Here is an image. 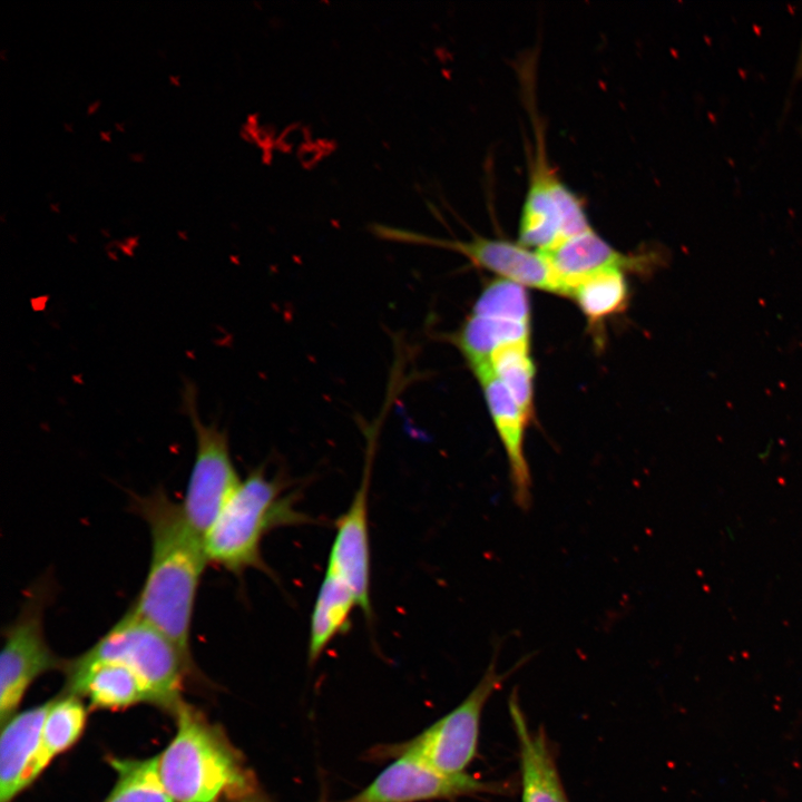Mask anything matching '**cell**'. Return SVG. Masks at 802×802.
I'll use <instances>...</instances> for the list:
<instances>
[{
	"label": "cell",
	"instance_id": "6da1fadb",
	"mask_svg": "<svg viewBox=\"0 0 802 802\" xmlns=\"http://www.w3.org/2000/svg\"><path fill=\"white\" fill-rule=\"evenodd\" d=\"M133 501L150 535L143 586L128 609L166 635L188 658L198 587L208 565L203 538L187 524L180 502L158 487Z\"/></svg>",
	"mask_w": 802,
	"mask_h": 802
},
{
	"label": "cell",
	"instance_id": "7a4b0ae2",
	"mask_svg": "<svg viewBox=\"0 0 802 802\" xmlns=\"http://www.w3.org/2000/svg\"><path fill=\"white\" fill-rule=\"evenodd\" d=\"M176 732L158 754V773L173 802H248L260 790L242 753L223 728L182 702Z\"/></svg>",
	"mask_w": 802,
	"mask_h": 802
},
{
	"label": "cell",
	"instance_id": "3957f363",
	"mask_svg": "<svg viewBox=\"0 0 802 802\" xmlns=\"http://www.w3.org/2000/svg\"><path fill=\"white\" fill-rule=\"evenodd\" d=\"M278 477H267L263 467L241 481L203 538L208 564L242 576L248 569L270 574L262 557V541L273 529L311 522L295 507Z\"/></svg>",
	"mask_w": 802,
	"mask_h": 802
},
{
	"label": "cell",
	"instance_id": "277c9868",
	"mask_svg": "<svg viewBox=\"0 0 802 802\" xmlns=\"http://www.w3.org/2000/svg\"><path fill=\"white\" fill-rule=\"evenodd\" d=\"M67 662L77 667L105 662L126 666L145 686L150 705L172 716L184 701L186 678L197 677L194 659L130 609L91 647Z\"/></svg>",
	"mask_w": 802,
	"mask_h": 802
},
{
	"label": "cell",
	"instance_id": "5b68a950",
	"mask_svg": "<svg viewBox=\"0 0 802 802\" xmlns=\"http://www.w3.org/2000/svg\"><path fill=\"white\" fill-rule=\"evenodd\" d=\"M496 653L482 678L456 708L411 740L376 749V756H407L448 775L463 774L477 753L487 701L520 665L498 674Z\"/></svg>",
	"mask_w": 802,
	"mask_h": 802
},
{
	"label": "cell",
	"instance_id": "8992f818",
	"mask_svg": "<svg viewBox=\"0 0 802 802\" xmlns=\"http://www.w3.org/2000/svg\"><path fill=\"white\" fill-rule=\"evenodd\" d=\"M52 597V581L39 579L28 589L17 617L2 630L1 725L17 713L26 692L38 677L63 669L66 659L50 648L45 634V613Z\"/></svg>",
	"mask_w": 802,
	"mask_h": 802
},
{
	"label": "cell",
	"instance_id": "52a82bcc",
	"mask_svg": "<svg viewBox=\"0 0 802 802\" xmlns=\"http://www.w3.org/2000/svg\"><path fill=\"white\" fill-rule=\"evenodd\" d=\"M183 404L195 432L196 450L180 506L189 527L204 538L242 479L231 457L226 431L215 422L202 421L190 383L185 384Z\"/></svg>",
	"mask_w": 802,
	"mask_h": 802
},
{
	"label": "cell",
	"instance_id": "ba28073f",
	"mask_svg": "<svg viewBox=\"0 0 802 802\" xmlns=\"http://www.w3.org/2000/svg\"><path fill=\"white\" fill-rule=\"evenodd\" d=\"M590 228L580 199L549 166L539 140L521 208L518 242L545 251Z\"/></svg>",
	"mask_w": 802,
	"mask_h": 802
},
{
	"label": "cell",
	"instance_id": "9c48e42d",
	"mask_svg": "<svg viewBox=\"0 0 802 802\" xmlns=\"http://www.w3.org/2000/svg\"><path fill=\"white\" fill-rule=\"evenodd\" d=\"M370 231L379 238L434 246L457 252L475 266L488 270L524 287L561 294L560 285L538 251L519 242L476 236L469 241L447 239L414 231L374 223Z\"/></svg>",
	"mask_w": 802,
	"mask_h": 802
},
{
	"label": "cell",
	"instance_id": "30bf717a",
	"mask_svg": "<svg viewBox=\"0 0 802 802\" xmlns=\"http://www.w3.org/2000/svg\"><path fill=\"white\" fill-rule=\"evenodd\" d=\"M502 790L497 782L466 773L448 775L413 759L398 756L366 788L340 802H423Z\"/></svg>",
	"mask_w": 802,
	"mask_h": 802
},
{
	"label": "cell",
	"instance_id": "8fae6325",
	"mask_svg": "<svg viewBox=\"0 0 802 802\" xmlns=\"http://www.w3.org/2000/svg\"><path fill=\"white\" fill-rule=\"evenodd\" d=\"M362 480L346 511L336 520V532L327 568L342 577L354 591L359 608L372 615L370 599L369 493L372 456L369 443Z\"/></svg>",
	"mask_w": 802,
	"mask_h": 802
},
{
	"label": "cell",
	"instance_id": "7c38bea8",
	"mask_svg": "<svg viewBox=\"0 0 802 802\" xmlns=\"http://www.w3.org/2000/svg\"><path fill=\"white\" fill-rule=\"evenodd\" d=\"M488 405L493 426L506 451L515 503L522 510L531 505V476L525 456L528 421L508 390L495 376L490 364L473 371Z\"/></svg>",
	"mask_w": 802,
	"mask_h": 802
},
{
	"label": "cell",
	"instance_id": "4fadbf2b",
	"mask_svg": "<svg viewBox=\"0 0 802 802\" xmlns=\"http://www.w3.org/2000/svg\"><path fill=\"white\" fill-rule=\"evenodd\" d=\"M51 702L16 713L1 725L0 802H12L29 786L28 775Z\"/></svg>",
	"mask_w": 802,
	"mask_h": 802
},
{
	"label": "cell",
	"instance_id": "5bb4252c",
	"mask_svg": "<svg viewBox=\"0 0 802 802\" xmlns=\"http://www.w3.org/2000/svg\"><path fill=\"white\" fill-rule=\"evenodd\" d=\"M542 254L561 290L568 296L581 278L608 267H639L642 256H626L615 250L593 228L563 239L552 247L538 251Z\"/></svg>",
	"mask_w": 802,
	"mask_h": 802
},
{
	"label": "cell",
	"instance_id": "9a60e30c",
	"mask_svg": "<svg viewBox=\"0 0 802 802\" xmlns=\"http://www.w3.org/2000/svg\"><path fill=\"white\" fill-rule=\"evenodd\" d=\"M509 712L519 743L522 802H569L544 732L530 730L515 694Z\"/></svg>",
	"mask_w": 802,
	"mask_h": 802
},
{
	"label": "cell",
	"instance_id": "2e32d148",
	"mask_svg": "<svg viewBox=\"0 0 802 802\" xmlns=\"http://www.w3.org/2000/svg\"><path fill=\"white\" fill-rule=\"evenodd\" d=\"M355 607H359V603L352 588L326 567L311 614L307 647L311 664L319 659L338 635L349 629Z\"/></svg>",
	"mask_w": 802,
	"mask_h": 802
},
{
	"label": "cell",
	"instance_id": "e0dca14e",
	"mask_svg": "<svg viewBox=\"0 0 802 802\" xmlns=\"http://www.w3.org/2000/svg\"><path fill=\"white\" fill-rule=\"evenodd\" d=\"M45 720L40 744L28 776L29 786L61 753L71 749L86 727L88 708L81 697L61 693L51 698Z\"/></svg>",
	"mask_w": 802,
	"mask_h": 802
},
{
	"label": "cell",
	"instance_id": "ac0fdd59",
	"mask_svg": "<svg viewBox=\"0 0 802 802\" xmlns=\"http://www.w3.org/2000/svg\"><path fill=\"white\" fill-rule=\"evenodd\" d=\"M530 324L470 313L449 340L472 371L489 365L492 352L506 343L529 342Z\"/></svg>",
	"mask_w": 802,
	"mask_h": 802
},
{
	"label": "cell",
	"instance_id": "d6986e66",
	"mask_svg": "<svg viewBox=\"0 0 802 802\" xmlns=\"http://www.w3.org/2000/svg\"><path fill=\"white\" fill-rule=\"evenodd\" d=\"M620 267H608L587 275L576 283L568 296L587 320L597 324L625 310L628 284Z\"/></svg>",
	"mask_w": 802,
	"mask_h": 802
},
{
	"label": "cell",
	"instance_id": "ffe728a7",
	"mask_svg": "<svg viewBox=\"0 0 802 802\" xmlns=\"http://www.w3.org/2000/svg\"><path fill=\"white\" fill-rule=\"evenodd\" d=\"M116 781L102 802H173L158 773V755L147 759L108 756Z\"/></svg>",
	"mask_w": 802,
	"mask_h": 802
},
{
	"label": "cell",
	"instance_id": "44dd1931",
	"mask_svg": "<svg viewBox=\"0 0 802 802\" xmlns=\"http://www.w3.org/2000/svg\"><path fill=\"white\" fill-rule=\"evenodd\" d=\"M489 363L495 376L508 390L530 422L535 409V364L530 355L529 342H512L499 346L492 352Z\"/></svg>",
	"mask_w": 802,
	"mask_h": 802
},
{
	"label": "cell",
	"instance_id": "7402d4cb",
	"mask_svg": "<svg viewBox=\"0 0 802 802\" xmlns=\"http://www.w3.org/2000/svg\"><path fill=\"white\" fill-rule=\"evenodd\" d=\"M471 313L530 324V304L525 287L503 278L483 287Z\"/></svg>",
	"mask_w": 802,
	"mask_h": 802
},
{
	"label": "cell",
	"instance_id": "603a6c76",
	"mask_svg": "<svg viewBox=\"0 0 802 802\" xmlns=\"http://www.w3.org/2000/svg\"><path fill=\"white\" fill-rule=\"evenodd\" d=\"M248 802H274L262 789Z\"/></svg>",
	"mask_w": 802,
	"mask_h": 802
}]
</instances>
